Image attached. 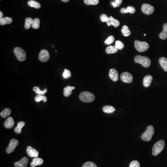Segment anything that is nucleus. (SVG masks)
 Instances as JSON below:
<instances>
[{
  "label": "nucleus",
  "instance_id": "nucleus-30",
  "mask_svg": "<svg viewBox=\"0 0 167 167\" xmlns=\"http://www.w3.org/2000/svg\"><path fill=\"white\" fill-rule=\"evenodd\" d=\"M109 20L111 25L114 26V27L116 28V27H118V26L120 25V22L119 21L112 17V16L110 17Z\"/></svg>",
  "mask_w": 167,
  "mask_h": 167
},
{
  "label": "nucleus",
  "instance_id": "nucleus-14",
  "mask_svg": "<svg viewBox=\"0 0 167 167\" xmlns=\"http://www.w3.org/2000/svg\"><path fill=\"white\" fill-rule=\"evenodd\" d=\"M14 124L15 122L14 119L12 117H9L6 120L4 125L7 129H10L14 127Z\"/></svg>",
  "mask_w": 167,
  "mask_h": 167
},
{
  "label": "nucleus",
  "instance_id": "nucleus-3",
  "mask_svg": "<svg viewBox=\"0 0 167 167\" xmlns=\"http://www.w3.org/2000/svg\"><path fill=\"white\" fill-rule=\"evenodd\" d=\"M154 133H155V130H154V127L152 125H150L147 128L145 132L142 135V139L144 141H150L152 138Z\"/></svg>",
  "mask_w": 167,
  "mask_h": 167
},
{
  "label": "nucleus",
  "instance_id": "nucleus-35",
  "mask_svg": "<svg viewBox=\"0 0 167 167\" xmlns=\"http://www.w3.org/2000/svg\"><path fill=\"white\" fill-rule=\"evenodd\" d=\"M115 46L118 50H122L124 47V44L120 41H116Z\"/></svg>",
  "mask_w": 167,
  "mask_h": 167
},
{
  "label": "nucleus",
  "instance_id": "nucleus-10",
  "mask_svg": "<svg viewBox=\"0 0 167 167\" xmlns=\"http://www.w3.org/2000/svg\"><path fill=\"white\" fill-rule=\"evenodd\" d=\"M120 78L123 82L125 83H130L133 80L132 75L128 72L122 73L121 75Z\"/></svg>",
  "mask_w": 167,
  "mask_h": 167
},
{
  "label": "nucleus",
  "instance_id": "nucleus-12",
  "mask_svg": "<svg viewBox=\"0 0 167 167\" xmlns=\"http://www.w3.org/2000/svg\"><path fill=\"white\" fill-rule=\"evenodd\" d=\"M27 152L28 156L30 157H38L39 156L38 151L31 146H28L27 148Z\"/></svg>",
  "mask_w": 167,
  "mask_h": 167
},
{
  "label": "nucleus",
  "instance_id": "nucleus-23",
  "mask_svg": "<svg viewBox=\"0 0 167 167\" xmlns=\"http://www.w3.org/2000/svg\"><path fill=\"white\" fill-rule=\"evenodd\" d=\"M118 52V49L115 46L110 45L109 47H107L106 49V52L107 54H112V53H115Z\"/></svg>",
  "mask_w": 167,
  "mask_h": 167
},
{
  "label": "nucleus",
  "instance_id": "nucleus-2",
  "mask_svg": "<svg viewBox=\"0 0 167 167\" xmlns=\"http://www.w3.org/2000/svg\"><path fill=\"white\" fill-rule=\"evenodd\" d=\"M79 98L81 101L85 103H91L93 102L95 99L94 94L89 92H81L79 96Z\"/></svg>",
  "mask_w": 167,
  "mask_h": 167
},
{
  "label": "nucleus",
  "instance_id": "nucleus-33",
  "mask_svg": "<svg viewBox=\"0 0 167 167\" xmlns=\"http://www.w3.org/2000/svg\"><path fill=\"white\" fill-rule=\"evenodd\" d=\"M33 91L35 92L36 94H37L43 95H44L47 92V90L45 89L44 91H41L39 87H38V86H35L33 88Z\"/></svg>",
  "mask_w": 167,
  "mask_h": 167
},
{
  "label": "nucleus",
  "instance_id": "nucleus-37",
  "mask_svg": "<svg viewBox=\"0 0 167 167\" xmlns=\"http://www.w3.org/2000/svg\"><path fill=\"white\" fill-rule=\"evenodd\" d=\"M115 41V38L113 36H110L109 37H108V38L106 39L105 41H104V43L106 44V45H109L111 44L112 43H113V42L114 41Z\"/></svg>",
  "mask_w": 167,
  "mask_h": 167
},
{
  "label": "nucleus",
  "instance_id": "nucleus-34",
  "mask_svg": "<svg viewBox=\"0 0 167 167\" xmlns=\"http://www.w3.org/2000/svg\"><path fill=\"white\" fill-rule=\"evenodd\" d=\"M99 1V0H84V3L87 5H97Z\"/></svg>",
  "mask_w": 167,
  "mask_h": 167
},
{
  "label": "nucleus",
  "instance_id": "nucleus-44",
  "mask_svg": "<svg viewBox=\"0 0 167 167\" xmlns=\"http://www.w3.org/2000/svg\"><path fill=\"white\" fill-rule=\"evenodd\" d=\"M144 36H146V34H145H145H144Z\"/></svg>",
  "mask_w": 167,
  "mask_h": 167
},
{
  "label": "nucleus",
  "instance_id": "nucleus-20",
  "mask_svg": "<svg viewBox=\"0 0 167 167\" xmlns=\"http://www.w3.org/2000/svg\"><path fill=\"white\" fill-rule=\"evenodd\" d=\"M159 63L164 71H167V59L165 57H161L159 60Z\"/></svg>",
  "mask_w": 167,
  "mask_h": 167
},
{
  "label": "nucleus",
  "instance_id": "nucleus-21",
  "mask_svg": "<svg viewBox=\"0 0 167 167\" xmlns=\"http://www.w3.org/2000/svg\"><path fill=\"white\" fill-rule=\"evenodd\" d=\"M25 123L23 121H21L18 123L17 126L14 129L15 132L16 134H21V130L22 128L24 126Z\"/></svg>",
  "mask_w": 167,
  "mask_h": 167
},
{
  "label": "nucleus",
  "instance_id": "nucleus-16",
  "mask_svg": "<svg viewBox=\"0 0 167 167\" xmlns=\"http://www.w3.org/2000/svg\"><path fill=\"white\" fill-rule=\"evenodd\" d=\"M44 162L42 159L39 157H35V158L33 159L32 162L31 163V167H35L36 166H39L42 164Z\"/></svg>",
  "mask_w": 167,
  "mask_h": 167
},
{
  "label": "nucleus",
  "instance_id": "nucleus-11",
  "mask_svg": "<svg viewBox=\"0 0 167 167\" xmlns=\"http://www.w3.org/2000/svg\"><path fill=\"white\" fill-rule=\"evenodd\" d=\"M28 162V159L26 156L22 157L20 161L16 162L14 164L15 167H27Z\"/></svg>",
  "mask_w": 167,
  "mask_h": 167
},
{
  "label": "nucleus",
  "instance_id": "nucleus-5",
  "mask_svg": "<svg viewBox=\"0 0 167 167\" xmlns=\"http://www.w3.org/2000/svg\"><path fill=\"white\" fill-rule=\"evenodd\" d=\"M135 47L136 50L139 52H145L149 48V45L145 41H140L136 40L135 41Z\"/></svg>",
  "mask_w": 167,
  "mask_h": 167
},
{
  "label": "nucleus",
  "instance_id": "nucleus-6",
  "mask_svg": "<svg viewBox=\"0 0 167 167\" xmlns=\"http://www.w3.org/2000/svg\"><path fill=\"white\" fill-rule=\"evenodd\" d=\"M14 52L15 55L19 61H24L26 60L27 56L26 52L23 49L19 47H16L14 49Z\"/></svg>",
  "mask_w": 167,
  "mask_h": 167
},
{
  "label": "nucleus",
  "instance_id": "nucleus-36",
  "mask_svg": "<svg viewBox=\"0 0 167 167\" xmlns=\"http://www.w3.org/2000/svg\"><path fill=\"white\" fill-rule=\"evenodd\" d=\"M63 77L64 79H66L71 77V73L69 70L65 69L64 70V73H63Z\"/></svg>",
  "mask_w": 167,
  "mask_h": 167
},
{
  "label": "nucleus",
  "instance_id": "nucleus-43",
  "mask_svg": "<svg viewBox=\"0 0 167 167\" xmlns=\"http://www.w3.org/2000/svg\"><path fill=\"white\" fill-rule=\"evenodd\" d=\"M63 2H64V3H67L69 1V0H61Z\"/></svg>",
  "mask_w": 167,
  "mask_h": 167
},
{
  "label": "nucleus",
  "instance_id": "nucleus-26",
  "mask_svg": "<svg viewBox=\"0 0 167 167\" xmlns=\"http://www.w3.org/2000/svg\"><path fill=\"white\" fill-rule=\"evenodd\" d=\"M28 5L31 7H35V9H39L41 7V4L37 1L31 0L28 1Z\"/></svg>",
  "mask_w": 167,
  "mask_h": 167
},
{
  "label": "nucleus",
  "instance_id": "nucleus-28",
  "mask_svg": "<svg viewBox=\"0 0 167 167\" xmlns=\"http://www.w3.org/2000/svg\"><path fill=\"white\" fill-rule=\"evenodd\" d=\"M33 20L32 18H27L25 20V28L26 29H28L31 27L32 23L33 22Z\"/></svg>",
  "mask_w": 167,
  "mask_h": 167
},
{
  "label": "nucleus",
  "instance_id": "nucleus-18",
  "mask_svg": "<svg viewBox=\"0 0 167 167\" xmlns=\"http://www.w3.org/2000/svg\"><path fill=\"white\" fill-rule=\"evenodd\" d=\"M159 37L162 40H165L167 37V23H165L163 26V31L161 32Z\"/></svg>",
  "mask_w": 167,
  "mask_h": 167
},
{
  "label": "nucleus",
  "instance_id": "nucleus-15",
  "mask_svg": "<svg viewBox=\"0 0 167 167\" xmlns=\"http://www.w3.org/2000/svg\"><path fill=\"white\" fill-rule=\"evenodd\" d=\"M153 80V77L150 75H148L144 77L143 80V85L146 88L149 87L151 84Z\"/></svg>",
  "mask_w": 167,
  "mask_h": 167
},
{
  "label": "nucleus",
  "instance_id": "nucleus-41",
  "mask_svg": "<svg viewBox=\"0 0 167 167\" xmlns=\"http://www.w3.org/2000/svg\"><path fill=\"white\" fill-rule=\"evenodd\" d=\"M115 1L120 5L121 4H122V2H123V0H115Z\"/></svg>",
  "mask_w": 167,
  "mask_h": 167
},
{
  "label": "nucleus",
  "instance_id": "nucleus-32",
  "mask_svg": "<svg viewBox=\"0 0 167 167\" xmlns=\"http://www.w3.org/2000/svg\"><path fill=\"white\" fill-rule=\"evenodd\" d=\"M100 19L103 22H106L108 26H110L111 25L110 22L109 17L105 14H102L100 16Z\"/></svg>",
  "mask_w": 167,
  "mask_h": 167
},
{
  "label": "nucleus",
  "instance_id": "nucleus-7",
  "mask_svg": "<svg viewBox=\"0 0 167 167\" xmlns=\"http://www.w3.org/2000/svg\"><path fill=\"white\" fill-rule=\"evenodd\" d=\"M19 144V142L17 139L13 138L10 140V143L9 144V146L6 149V152L7 153L10 154L13 152L15 148Z\"/></svg>",
  "mask_w": 167,
  "mask_h": 167
},
{
  "label": "nucleus",
  "instance_id": "nucleus-1",
  "mask_svg": "<svg viewBox=\"0 0 167 167\" xmlns=\"http://www.w3.org/2000/svg\"><path fill=\"white\" fill-rule=\"evenodd\" d=\"M134 61L138 64H141L144 67L148 68L151 65V60L147 57L136 56L134 58Z\"/></svg>",
  "mask_w": 167,
  "mask_h": 167
},
{
  "label": "nucleus",
  "instance_id": "nucleus-19",
  "mask_svg": "<svg viewBox=\"0 0 167 167\" xmlns=\"http://www.w3.org/2000/svg\"><path fill=\"white\" fill-rule=\"evenodd\" d=\"M75 87L74 86H67L65 87L64 89V95L67 97L72 94L73 90L75 89Z\"/></svg>",
  "mask_w": 167,
  "mask_h": 167
},
{
  "label": "nucleus",
  "instance_id": "nucleus-13",
  "mask_svg": "<svg viewBox=\"0 0 167 167\" xmlns=\"http://www.w3.org/2000/svg\"><path fill=\"white\" fill-rule=\"evenodd\" d=\"M109 75L110 79L114 82H117L119 79L118 73L117 70L114 68L110 69Z\"/></svg>",
  "mask_w": 167,
  "mask_h": 167
},
{
  "label": "nucleus",
  "instance_id": "nucleus-31",
  "mask_svg": "<svg viewBox=\"0 0 167 167\" xmlns=\"http://www.w3.org/2000/svg\"><path fill=\"white\" fill-rule=\"evenodd\" d=\"M40 26V20L39 19L35 18L34 19L32 24V27L35 29H38Z\"/></svg>",
  "mask_w": 167,
  "mask_h": 167
},
{
  "label": "nucleus",
  "instance_id": "nucleus-29",
  "mask_svg": "<svg viewBox=\"0 0 167 167\" xmlns=\"http://www.w3.org/2000/svg\"><path fill=\"white\" fill-rule=\"evenodd\" d=\"M35 101L36 102H39L42 101L44 102H47V98L43 95L38 94L35 96Z\"/></svg>",
  "mask_w": 167,
  "mask_h": 167
},
{
  "label": "nucleus",
  "instance_id": "nucleus-24",
  "mask_svg": "<svg viewBox=\"0 0 167 167\" xmlns=\"http://www.w3.org/2000/svg\"><path fill=\"white\" fill-rule=\"evenodd\" d=\"M103 111L106 113H112L115 111V108L111 106H106L103 108Z\"/></svg>",
  "mask_w": 167,
  "mask_h": 167
},
{
  "label": "nucleus",
  "instance_id": "nucleus-9",
  "mask_svg": "<svg viewBox=\"0 0 167 167\" xmlns=\"http://www.w3.org/2000/svg\"><path fill=\"white\" fill-rule=\"evenodd\" d=\"M154 7L149 4H144L142 6V11L146 15H151L154 11Z\"/></svg>",
  "mask_w": 167,
  "mask_h": 167
},
{
  "label": "nucleus",
  "instance_id": "nucleus-17",
  "mask_svg": "<svg viewBox=\"0 0 167 167\" xmlns=\"http://www.w3.org/2000/svg\"><path fill=\"white\" fill-rule=\"evenodd\" d=\"M120 11L122 14H126V13H130V14H133L135 13L136 9L134 7L129 6L127 7L126 9L122 8L121 9Z\"/></svg>",
  "mask_w": 167,
  "mask_h": 167
},
{
  "label": "nucleus",
  "instance_id": "nucleus-39",
  "mask_svg": "<svg viewBox=\"0 0 167 167\" xmlns=\"http://www.w3.org/2000/svg\"><path fill=\"white\" fill-rule=\"evenodd\" d=\"M129 167H140V163L138 161H133L130 162Z\"/></svg>",
  "mask_w": 167,
  "mask_h": 167
},
{
  "label": "nucleus",
  "instance_id": "nucleus-4",
  "mask_svg": "<svg viewBox=\"0 0 167 167\" xmlns=\"http://www.w3.org/2000/svg\"><path fill=\"white\" fill-rule=\"evenodd\" d=\"M165 142L164 140H160L157 142L154 145L152 149V155L156 156L164 150Z\"/></svg>",
  "mask_w": 167,
  "mask_h": 167
},
{
  "label": "nucleus",
  "instance_id": "nucleus-38",
  "mask_svg": "<svg viewBox=\"0 0 167 167\" xmlns=\"http://www.w3.org/2000/svg\"><path fill=\"white\" fill-rule=\"evenodd\" d=\"M82 167H97V166L94 162H88L84 164Z\"/></svg>",
  "mask_w": 167,
  "mask_h": 167
},
{
  "label": "nucleus",
  "instance_id": "nucleus-8",
  "mask_svg": "<svg viewBox=\"0 0 167 167\" xmlns=\"http://www.w3.org/2000/svg\"><path fill=\"white\" fill-rule=\"evenodd\" d=\"M39 59L42 62L48 61L50 59V54L47 50H42L39 54Z\"/></svg>",
  "mask_w": 167,
  "mask_h": 167
},
{
  "label": "nucleus",
  "instance_id": "nucleus-25",
  "mask_svg": "<svg viewBox=\"0 0 167 167\" xmlns=\"http://www.w3.org/2000/svg\"><path fill=\"white\" fill-rule=\"evenodd\" d=\"M121 32L123 35L125 37H128L131 34V32L129 29V27L126 25L123 26Z\"/></svg>",
  "mask_w": 167,
  "mask_h": 167
},
{
  "label": "nucleus",
  "instance_id": "nucleus-22",
  "mask_svg": "<svg viewBox=\"0 0 167 167\" xmlns=\"http://www.w3.org/2000/svg\"><path fill=\"white\" fill-rule=\"evenodd\" d=\"M13 22V19L12 18L9 17H5L0 19V25H4L6 24H10Z\"/></svg>",
  "mask_w": 167,
  "mask_h": 167
},
{
  "label": "nucleus",
  "instance_id": "nucleus-27",
  "mask_svg": "<svg viewBox=\"0 0 167 167\" xmlns=\"http://www.w3.org/2000/svg\"><path fill=\"white\" fill-rule=\"evenodd\" d=\"M11 110L9 108H6L1 112L0 114L3 118H6L11 114Z\"/></svg>",
  "mask_w": 167,
  "mask_h": 167
},
{
  "label": "nucleus",
  "instance_id": "nucleus-40",
  "mask_svg": "<svg viewBox=\"0 0 167 167\" xmlns=\"http://www.w3.org/2000/svg\"><path fill=\"white\" fill-rule=\"evenodd\" d=\"M111 4H112V6L113 7H114V8H116V7H119L120 6V4H119L118 3H116L115 1H112V3H111Z\"/></svg>",
  "mask_w": 167,
  "mask_h": 167
},
{
  "label": "nucleus",
  "instance_id": "nucleus-42",
  "mask_svg": "<svg viewBox=\"0 0 167 167\" xmlns=\"http://www.w3.org/2000/svg\"><path fill=\"white\" fill-rule=\"evenodd\" d=\"M3 13L1 12H0V19L3 18Z\"/></svg>",
  "mask_w": 167,
  "mask_h": 167
}]
</instances>
